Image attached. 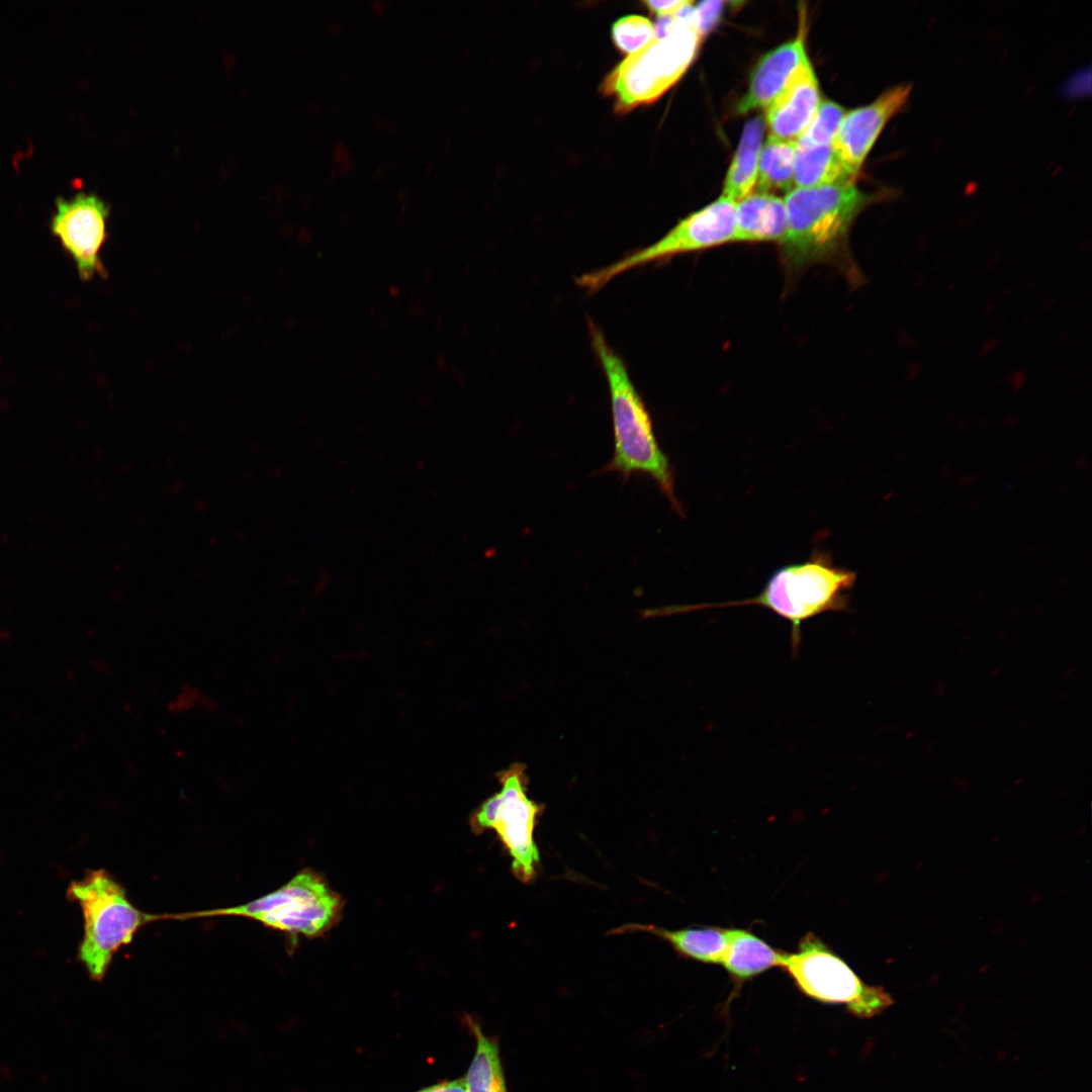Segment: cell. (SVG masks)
I'll return each instance as SVG.
<instances>
[{
	"label": "cell",
	"instance_id": "6da1fadb",
	"mask_svg": "<svg viewBox=\"0 0 1092 1092\" xmlns=\"http://www.w3.org/2000/svg\"><path fill=\"white\" fill-rule=\"evenodd\" d=\"M592 347L606 375L611 402L614 453L604 472L624 479L635 473L649 475L680 516L684 511L674 491L670 460L657 441L649 411L637 391L622 358L607 342L602 330L587 317Z\"/></svg>",
	"mask_w": 1092,
	"mask_h": 1092
},
{
	"label": "cell",
	"instance_id": "7a4b0ae2",
	"mask_svg": "<svg viewBox=\"0 0 1092 1092\" xmlns=\"http://www.w3.org/2000/svg\"><path fill=\"white\" fill-rule=\"evenodd\" d=\"M873 200L854 183L794 187L784 198L788 224L780 246L786 266L800 271L847 260L852 223Z\"/></svg>",
	"mask_w": 1092,
	"mask_h": 1092
},
{
	"label": "cell",
	"instance_id": "3957f363",
	"mask_svg": "<svg viewBox=\"0 0 1092 1092\" xmlns=\"http://www.w3.org/2000/svg\"><path fill=\"white\" fill-rule=\"evenodd\" d=\"M655 38L628 55L606 77L603 92L615 100V110L626 113L654 102L687 71L702 37L694 8L658 17Z\"/></svg>",
	"mask_w": 1092,
	"mask_h": 1092
},
{
	"label": "cell",
	"instance_id": "277c9868",
	"mask_svg": "<svg viewBox=\"0 0 1092 1092\" xmlns=\"http://www.w3.org/2000/svg\"><path fill=\"white\" fill-rule=\"evenodd\" d=\"M855 580L856 572L834 564L826 552L815 550L807 560L776 570L757 596L708 603V609L752 605L771 611L790 623L791 647L797 655L803 623L827 612L847 611Z\"/></svg>",
	"mask_w": 1092,
	"mask_h": 1092
},
{
	"label": "cell",
	"instance_id": "5b68a950",
	"mask_svg": "<svg viewBox=\"0 0 1092 1092\" xmlns=\"http://www.w3.org/2000/svg\"><path fill=\"white\" fill-rule=\"evenodd\" d=\"M68 894L79 903L84 917L80 960L90 978L101 981L114 954L131 942L151 916L140 911L124 888L103 869L71 883Z\"/></svg>",
	"mask_w": 1092,
	"mask_h": 1092
},
{
	"label": "cell",
	"instance_id": "8992f818",
	"mask_svg": "<svg viewBox=\"0 0 1092 1092\" xmlns=\"http://www.w3.org/2000/svg\"><path fill=\"white\" fill-rule=\"evenodd\" d=\"M496 777L500 790L473 812L471 827L476 833L493 830L512 859L513 875L529 884L540 866L535 829L544 806L528 795L529 779L523 762L512 763Z\"/></svg>",
	"mask_w": 1092,
	"mask_h": 1092
},
{
	"label": "cell",
	"instance_id": "52a82bcc",
	"mask_svg": "<svg viewBox=\"0 0 1092 1092\" xmlns=\"http://www.w3.org/2000/svg\"><path fill=\"white\" fill-rule=\"evenodd\" d=\"M782 968L806 996L822 1003L843 1004L858 1018H872L893 1004L882 987L866 984L839 956L811 932L798 949L785 952Z\"/></svg>",
	"mask_w": 1092,
	"mask_h": 1092
},
{
	"label": "cell",
	"instance_id": "ba28073f",
	"mask_svg": "<svg viewBox=\"0 0 1092 1092\" xmlns=\"http://www.w3.org/2000/svg\"><path fill=\"white\" fill-rule=\"evenodd\" d=\"M736 202L720 196L679 220L653 244L627 254L617 262L575 278L576 285L597 292L618 275L652 262L735 243Z\"/></svg>",
	"mask_w": 1092,
	"mask_h": 1092
},
{
	"label": "cell",
	"instance_id": "9c48e42d",
	"mask_svg": "<svg viewBox=\"0 0 1092 1092\" xmlns=\"http://www.w3.org/2000/svg\"><path fill=\"white\" fill-rule=\"evenodd\" d=\"M341 907V898L323 877L304 870L269 894L211 913L242 916L276 930L312 937L332 927Z\"/></svg>",
	"mask_w": 1092,
	"mask_h": 1092
},
{
	"label": "cell",
	"instance_id": "30bf717a",
	"mask_svg": "<svg viewBox=\"0 0 1092 1092\" xmlns=\"http://www.w3.org/2000/svg\"><path fill=\"white\" fill-rule=\"evenodd\" d=\"M108 214V205L96 194L80 192L71 199L56 200L51 230L73 258L82 280L106 275L99 253L107 237Z\"/></svg>",
	"mask_w": 1092,
	"mask_h": 1092
},
{
	"label": "cell",
	"instance_id": "8fae6325",
	"mask_svg": "<svg viewBox=\"0 0 1092 1092\" xmlns=\"http://www.w3.org/2000/svg\"><path fill=\"white\" fill-rule=\"evenodd\" d=\"M911 83L897 84L873 102L845 112L832 146L848 174L855 179L888 121L904 106Z\"/></svg>",
	"mask_w": 1092,
	"mask_h": 1092
},
{
	"label": "cell",
	"instance_id": "7c38bea8",
	"mask_svg": "<svg viewBox=\"0 0 1092 1092\" xmlns=\"http://www.w3.org/2000/svg\"><path fill=\"white\" fill-rule=\"evenodd\" d=\"M820 101L818 80L806 57L765 108L768 136L796 142L809 125Z\"/></svg>",
	"mask_w": 1092,
	"mask_h": 1092
},
{
	"label": "cell",
	"instance_id": "4fadbf2b",
	"mask_svg": "<svg viewBox=\"0 0 1092 1092\" xmlns=\"http://www.w3.org/2000/svg\"><path fill=\"white\" fill-rule=\"evenodd\" d=\"M806 57L803 29L795 39L763 56L753 70L748 90L738 104V112L765 109Z\"/></svg>",
	"mask_w": 1092,
	"mask_h": 1092
},
{
	"label": "cell",
	"instance_id": "5bb4252c",
	"mask_svg": "<svg viewBox=\"0 0 1092 1092\" xmlns=\"http://www.w3.org/2000/svg\"><path fill=\"white\" fill-rule=\"evenodd\" d=\"M645 932L672 946L680 956L704 964L721 965L730 941L731 928L693 926L667 929L654 924L627 923L609 933Z\"/></svg>",
	"mask_w": 1092,
	"mask_h": 1092
},
{
	"label": "cell",
	"instance_id": "9a60e30c",
	"mask_svg": "<svg viewBox=\"0 0 1092 1092\" xmlns=\"http://www.w3.org/2000/svg\"><path fill=\"white\" fill-rule=\"evenodd\" d=\"M787 224L784 199L775 194L753 192L736 202L735 243L781 244Z\"/></svg>",
	"mask_w": 1092,
	"mask_h": 1092
},
{
	"label": "cell",
	"instance_id": "2e32d148",
	"mask_svg": "<svg viewBox=\"0 0 1092 1092\" xmlns=\"http://www.w3.org/2000/svg\"><path fill=\"white\" fill-rule=\"evenodd\" d=\"M785 952L774 948L746 929L731 928L729 945L721 965L737 988L765 971L782 968Z\"/></svg>",
	"mask_w": 1092,
	"mask_h": 1092
},
{
	"label": "cell",
	"instance_id": "e0dca14e",
	"mask_svg": "<svg viewBox=\"0 0 1092 1092\" xmlns=\"http://www.w3.org/2000/svg\"><path fill=\"white\" fill-rule=\"evenodd\" d=\"M763 132L764 120L759 116L749 119L744 125L724 181L722 196L737 202L752 193L757 181Z\"/></svg>",
	"mask_w": 1092,
	"mask_h": 1092
},
{
	"label": "cell",
	"instance_id": "ac0fdd59",
	"mask_svg": "<svg viewBox=\"0 0 1092 1092\" xmlns=\"http://www.w3.org/2000/svg\"><path fill=\"white\" fill-rule=\"evenodd\" d=\"M832 145H808L796 142L793 181L797 188L854 183Z\"/></svg>",
	"mask_w": 1092,
	"mask_h": 1092
},
{
	"label": "cell",
	"instance_id": "d6986e66",
	"mask_svg": "<svg viewBox=\"0 0 1092 1092\" xmlns=\"http://www.w3.org/2000/svg\"><path fill=\"white\" fill-rule=\"evenodd\" d=\"M466 1021L475 1038L474 1055L463 1077L466 1092H508L497 1038L486 1035L471 1017Z\"/></svg>",
	"mask_w": 1092,
	"mask_h": 1092
},
{
	"label": "cell",
	"instance_id": "ffe728a7",
	"mask_svg": "<svg viewBox=\"0 0 1092 1092\" xmlns=\"http://www.w3.org/2000/svg\"><path fill=\"white\" fill-rule=\"evenodd\" d=\"M795 149L796 142L768 136L760 151L756 192L787 194L794 188Z\"/></svg>",
	"mask_w": 1092,
	"mask_h": 1092
},
{
	"label": "cell",
	"instance_id": "44dd1931",
	"mask_svg": "<svg viewBox=\"0 0 1092 1092\" xmlns=\"http://www.w3.org/2000/svg\"><path fill=\"white\" fill-rule=\"evenodd\" d=\"M844 114L845 111L839 104L828 99L821 100L809 125L796 142L818 146L832 145Z\"/></svg>",
	"mask_w": 1092,
	"mask_h": 1092
},
{
	"label": "cell",
	"instance_id": "7402d4cb",
	"mask_svg": "<svg viewBox=\"0 0 1092 1092\" xmlns=\"http://www.w3.org/2000/svg\"><path fill=\"white\" fill-rule=\"evenodd\" d=\"M615 46L622 53L633 54L655 38L652 22L640 15H627L618 19L612 26Z\"/></svg>",
	"mask_w": 1092,
	"mask_h": 1092
},
{
	"label": "cell",
	"instance_id": "603a6c76",
	"mask_svg": "<svg viewBox=\"0 0 1092 1092\" xmlns=\"http://www.w3.org/2000/svg\"><path fill=\"white\" fill-rule=\"evenodd\" d=\"M721 4V2H702L694 8L695 20L702 36L718 19Z\"/></svg>",
	"mask_w": 1092,
	"mask_h": 1092
},
{
	"label": "cell",
	"instance_id": "cb8c5ba5",
	"mask_svg": "<svg viewBox=\"0 0 1092 1092\" xmlns=\"http://www.w3.org/2000/svg\"><path fill=\"white\" fill-rule=\"evenodd\" d=\"M646 7L654 12L657 17L674 15L682 9L692 6L693 1L690 0H672V1H645Z\"/></svg>",
	"mask_w": 1092,
	"mask_h": 1092
},
{
	"label": "cell",
	"instance_id": "d4e9b609",
	"mask_svg": "<svg viewBox=\"0 0 1092 1092\" xmlns=\"http://www.w3.org/2000/svg\"><path fill=\"white\" fill-rule=\"evenodd\" d=\"M415 1092H466L464 1079L446 1080L427 1086Z\"/></svg>",
	"mask_w": 1092,
	"mask_h": 1092
}]
</instances>
